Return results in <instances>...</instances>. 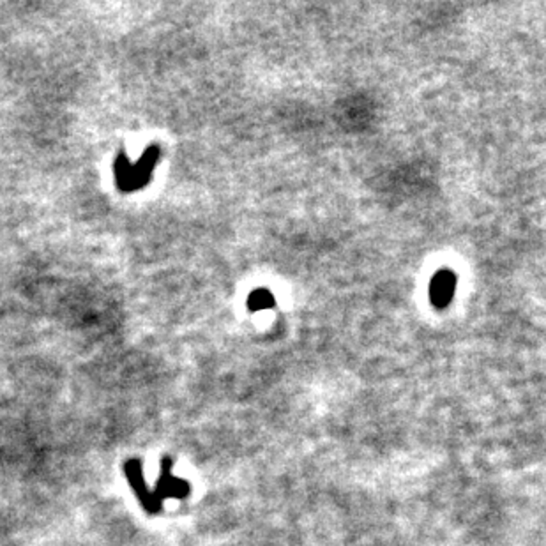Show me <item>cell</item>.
Returning <instances> with one entry per match:
<instances>
[{
    "instance_id": "obj_1",
    "label": "cell",
    "mask_w": 546,
    "mask_h": 546,
    "mask_svg": "<svg viewBox=\"0 0 546 546\" xmlns=\"http://www.w3.org/2000/svg\"><path fill=\"white\" fill-rule=\"evenodd\" d=\"M159 154L161 152H159L158 145H151V147L145 149V152L138 159L137 165H133L124 151L118 152L117 159L114 163V177L118 191L133 193L144 188L152 179Z\"/></svg>"
},
{
    "instance_id": "obj_2",
    "label": "cell",
    "mask_w": 546,
    "mask_h": 546,
    "mask_svg": "<svg viewBox=\"0 0 546 546\" xmlns=\"http://www.w3.org/2000/svg\"><path fill=\"white\" fill-rule=\"evenodd\" d=\"M124 476L130 483L131 490H133L135 497L138 498V502L142 504L147 513L158 514L163 507V502L159 500L154 495V491L149 488L147 481L144 476V465L138 458H130V460L124 463Z\"/></svg>"
},
{
    "instance_id": "obj_3",
    "label": "cell",
    "mask_w": 546,
    "mask_h": 546,
    "mask_svg": "<svg viewBox=\"0 0 546 546\" xmlns=\"http://www.w3.org/2000/svg\"><path fill=\"white\" fill-rule=\"evenodd\" d=\"M174 469V461L170 456H163L161 463H159V476L156 481L154 486V495L159 500H166V498H179V500H184L191 493V484L188 483L182 477L174 476L172 472Z\"/></svg>"
},
{
    "instance_id": "obj_4",
    "label": "cell",
    "mask_w": 546,
    "mask_h": 546,
    "mask_svg": "<svg viewBox=\"0 0 546 546\" xmlns=\"http://www.w3.org/2000/svg\"><path fill=\"white\" fill-rule=\"evenodd\" d=\"M454 288H456V278L449 271H440L433 276L432 285H430V297L435 306H447L453 299Z\"/></svg>"
},
{
    "instance_id": "obj_5",
    "label": "cell",
    "mask_w": 546,
    "mask_h": 546,
    "mask_svg": "<svg viewBox=\"0 0 546 546\" xmlns=\"http://www.w3.org/2000/svg\"><path fill=\"white\" fill-rule=\"evenodd\" d=\"M274 306V297L267 290H255L247 299V308L251 311H264Z\"/></svg>"
}]
</instances>
